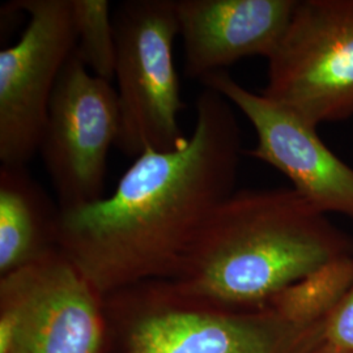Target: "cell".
I'll use <instances>...</instances> for the list:
<instances>
[{
  "mask_svg": "<svg viewBox=\"0 0 353 353\" xmlns=\"http://www.w3.org/2000/svg\"><path fill=\"white\" fill-rule=\"evenodd\" d=\"M353 284V256L321 265L280 292L267 307L299 325L322 323Z\"/></svg>",
  "mask_w": 353,
  "mask_h": 353,
  "instance_id": "cell-12",
  "label": "cell"
},
{
  "mask_svg": "<svg viewBox=\"0 0 353 353\" xmlns=\"http://www.w3.org/2000/svg\"><path fill=\"white\" fill-rule=\"evenodd\" d=\"M76 52L93 75L112 81L117 65V34L108 0H72Z\"/></svg>",
  "mask_w": 353,
  "mask_h": 353,
  "instance_id": "cell-13",
  "label": "cell"
},
{
  "mask_svg": "<svg viewBox=\"0 0 353 353\" xmlns=\"http://www.w3.org/2000/svg\"><path fill=\"white\" fill-rule=\"evenodd\" d=\"M299 0H176L185 71L192 80L249 57L268 59Z\"/></svg>",
  "mask_w": 353,
  "mask_h": 353,
  "instance_id": "cell-10",
  "label": "cell"
},
{
  "mask_svg": "<svg viewBox=\"0 0 353 353\" xmlns=\"http://www.w3.org/2000/svg\"><path fill=\"white\" fill-rule=\"evenodd\" d=\"M61 208L26 166L0 168V276L58 249Z\"/></svg>",
  "mask_w": 353,
  "mask_h": 353,
  "instance_id": "cell-11",
  "label": "cell"
},
{
  "mask_svg": "<svg viewBox=\"0 0 353 353\" xmlns=\"http://www.w3.org/2000/svg\"><path fill=\"white\" fill-rule=\"evenodd\" d=\"M312 353H350L347 352V351H343V350H339V348H335V347H332V345H328L326 343H322L318 348H316V351H313Z\"/></svg>",
  "mask_w": 353,
  "mask_h": 353,
  "instance_id": "cell-15",
  "label": "cell"
},
{
  "mask_svg": "<svg viewBox=\"0 0 353 353\" xmlns=\"http://www.w3.org/2000/svg\"><path fill=\"white\" fill-rule=\"evenodd\" d=\"M117 34V148L137 159L147 151H174L183 135L178 117L186 109L174 64L179 36L176 0H127L113 16Z\"/></svg>",
  "mask_w": 353,
  "mask_h": 353,
  "instance_id": "cell-4",
  "label": "cell"
},
{
  "mask_svg": "<svg viewBox=\"0 0 353 353\" xmlns=\"http://www.w3.org/2000/svg\"><path fill=\"white\" fill-rule=\"evenodd\" d=\"M241 141L234 106L204 87L182 147L144 152L110 196L61 210L58 249L102 297L172 278L210 216L236 191Z\"/></svg>",
  "mask_w": 353,
  "mask_h": 353,
  "instance_id": "cell-1",
  "label": "cell"
},
{
  "mask_svg": "<svg viewBox=\"0 0 353 353\" xmlns=\"http://www.w3.org/2000/svg\"><path fill=\"white\" fill-rule=\"evenodd\" d=\"M102 353H312L323 322L299 325L272 309H229L154 279L105 297Z\"/></svg>",
  "mask_w": 353,
  "mask_h": 353,
  "instance_id": "cell-3",
  "label": "cell"
},
{
  "mask_svg": "<svg viewBox=\"0 0 353 353\" xmlns=\"http://www.w3.org/2000/svg\"><path fill=\"white\" fill-rule=\"evenodd\" d=\"M29 23L20 39L0 51V161L26 166L39 151L49 105L76 49L72 0H19Z\"/></svg>",
  "mask_w": 353,
  "mask_h": 353,
  "instance_id": "cell-8",
  "label": "cell"
},
{
  "mask_svg": "<svg viewBox=\"0 0 353 353\" xmlns=\"http://www.w3.org/2000/svg\"><path fill=\"white\" fill-rule=\"evenodd\" d=\"M202 84L219 92L252 123L256 141L245 153L274 166L322 214L353 220V168L328 148L316 126L262 93L245 88L227 71L205 76Z\"/></svg>",
  "mask_w": 353,
  "mask_h": 353,
  "instance_id": "cell-9",
  "label": "cell"
},
{
  "mask_svg": "<svg viewBox=\"0 0 353 353\" xmlns=\"http://www.w3.org/2000/svg\"><path fill=\"white\" fill-rule=\"evenodd\" d=\"M105 297L59 249L0 276V353H102Z\"/></svg>",
  "mask_w": 353,
  "mask_h": 353,
  "instance_id": "cell-6",
  "label": "cell"
},
{
  "mask_svg": "<svg viewBox=\"0 0 353 353\" xmlns=\"http://www.w3.org/2000/svg\"><path fill=\"white\" fill-rule=\"evenodd\" d=\"M353 256V239L292 189L236 190L168 280L203 301L263 309L293 283Z\"/></svg>",
  "mask_w": 353,
  "mask_h": 353,
  "instance_id": "cell-2",
  "label": "cell"
},
{
  "mask_svg": "<svg viewBox=\"0 0 353 353\" xmlns=\"http://www.w3.org/2000/svg\"><path fill=\"white\" fill-rule=\"evenodd\" d=\"M118 135L117 90L74 51L54 89L39 145L61 210L105 198L108 156Z\"/></svg>",
  "mask_w": 353,
  "mask_h": 353,
  "instance_id": "cell-7",
  "label": "cell"
},
{
  "mask_svg": "<svg viewBox=\"0 0 353 353\" xmlns=\"http://www.w3.org/2000/svg\"><path fill=\"white\" fill-rule=\"evenodd\" d=\"M323 343L353 353V284L323 321Z\"/></svg>",
  "mask_w": 353,
  "mask_h": 353,
  "instance_id": "cell-14",
  "label": "cell"
},
{
  "mask_svg": "<svg viewBox=\"0 0 353 353\" xmlns=\"http://www.w3.org/2000/svg\"><path fill=\"white\" fill-rule=\"evenodd\" d=\"M261 92L310 125L353 118V0H299Z\"/></svg>",
  "mask_w": 353,
  "mask_h": 353,
  "instance_id": "cell-5",
  "label": "cell"
}]
</instances>
